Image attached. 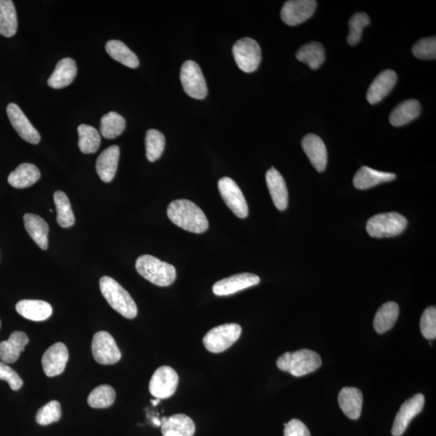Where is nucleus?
<instances>
[{"label": "nucleus", "instance_id": "21", "mask_svg": "<svg viewBox=\"0 0 436 436\" xmlns=\"http://www.w3.org/2000/svg\"><path fill=\"white\" fill-rule=\"evenodd\" d=\"M161 422L163 436H194L195 423L186 414H177L164 417Z\"/></svg>", "mask_w": 436, "mask_h": 436}, {"label": "nucleus", "instance_id": "11", "mask_svg": "<svg viewBox=\"0 0 436 436\" xmlns=\"http://www.w3.org/2000/svg\"><path fill=\"white\" fill-rule=\"evenodd\" d=\"M220 195L232 211L239 218H245L248 215L247 200L238 184L232 179L223 177L218 181Z\"/></svg>", "mask_w": 436, "mask_h": 436}, {"label": "nucleus", "instance_id": "24", "mask_svg": "<svg viewBox=\"0 0 436 436\" xmlns=\"http://www.w3.org/2000/svg\"><path fill=\"white\" fill-rule=\"evenodd\" d=\"M19 314L24 318L42 322L48 319L53 313L51 305L41 300H22L16 305Z\"/></svg>", "mask_w": 436, "mask_h": 436}, {"label": "nucleus", "instance_id": "5", "mask_svg": "<svg viewBox=\"0 0 436 436\" xmlns=\"http://www.w3.org/2000/svg\"><path fill=\"white\" fill-rule=\"evenodd\" d=\"M407 220L398 213H385L375 215L366 225L371 237L392 238L403 233L407 228Z\"/></svg>", "mask_w": 436, "mask_h": 436}, {"label": "nucleus", "instance_id": "35", "mask_svg": "<svg viewBox=\"0 0 436 436\" xmlns=\"http://www.w3.org/2000/svg\"><path fill=\"white\" fill-rule=\"evenodd\" d=\"M127 127L125 119L116 112L105 114L100 120L99 131L107 139H114L121 135Z\"/></svg>", "mask_w": 436, "mask_h": 436}, {"label": "nucleus", "instance_id": "25", "mask_svg": "<svg viewBox=\"0 0 436 436\" xmlns=\"http://www.w3.org/2000/svg\"><path fill=\"white\" fill-rule=\"evenodd\" d=\"M339 407L350 419H358L362 414L363 395L362 391L354 387H345L339 394Z\"/></svg>", "mask_w": 436, "mask_h": 436}, {"label": "nucleus", "instance_id": "6", "mask_svg": "<svg viewBox=\"0 0 436 436\" xmlns=\"http://www.w3.org/2000/svg\"><path fill=\"white\" fill-rule=\"evenodd\" d=\"M242 334V328L237 323L218 325L204 335L203 344L210 353H220L236 342Z\"/></svg>", "mask_w": 436, "mask_h": 436}, {"label": "nucleus", "instance_id": "40", "mask_svg": "<svg viewBox=\"0 0 436 436\" xmlns=\"http://www.w3.org/2000/svg\"><path fill=\"white\" fill-rule=\"evenodd\" d=\"M61 416V405L57 401H51L38 410L36 421L39 425L47 426L58 422Z\"/></svg>", "mask_w": 436, "mask_h": 436}, {"label": "nucleus", "instance_id": "17", "mask_svg": "<svg viewBox=\"0 0 436 436\" xmlns=\"http://www.w3.org/2000/svg\"><path fill=\"white\" fill-rule=\"evenodd\" d=\"M302 147L305 154L318 172H324L328 165V150L318 135L309 134L302 139Z\"/></svg>", "mask_w": 436, "mask_h": 436}, {"label": "nucleus", "instance_id": "39", "mask_svg": "<svg viewBox=\"0 0 436 436\" xmlns=\"http://www.w3.org/2000/svg\"><path fill=\"white\" fill-rule=\"evenodd\" d=\"M370 24L367 14L359 13L355 14L349 21V34L348 42L350 46H355L362 40L363 29Z\"/></svg>", "mask_w": 436, "mask_h": 436}, {"label": "nucleus", "instance_id": "31", "mask_svg": "<svg viewBox=\"0 0 436 436\" xmlns=\"http://www.w3.org/2000/svg\"><path fill=\"white\" fill-rule=\"evenodd\" d=\"M399 315L398 305L394 302L385 303L375 315L373 325L379 334H383L392 328Z\"/></svg>", "mask_w": 436, "mask_h": 436}, {"label": "nucleus", "instance_id": "44", "mask_svg": "<svg viewBox=\"0 0 436 436\" xmlns=\"http://www.w3.org/2000/svg\"><path fill=\"white\" fill-rule=\"evenodd\" d=\"M284 436H312L307 426L299 419L290 420L284 423Z\"/></svg>", "mask_w": 436, "mask_h": 436}, {"label": "nucleus", "instance_id": "1", "mask_svg": "<svg viewBox=\"0 0 436 436\" xmlns=\"http://www.w3.org/2000/svg\"><path fill=\"white\" fill-rule=\"evenodd\" d=\"M168 216L177 227L189 232L202 234L209 228L208 219L202 209L186 199L175 200L170 203Z\"/></svg>", "mask_w": 436, "mask_h": 436}, {"label": "nucleus", "instance_id": "41", "mask_svg": "<svg viewBox=\"0 0 436 436\" xmlns=\"http://www.w3.org/2000/svg\"><path fill=\"white\" fill-rule=\"evenodd\" d=\"M412 53L419 59L433 60L436 58V38L430 37L419 40L412 47Z\"/></svg>", "mask_w": 436, "mask_h": 436}, {"label": "nucleus", "instance_id": "13", "mask_svg": "<svg viewBox=\"0 0 436 436\" xmlns=\"http://www.w3.org/2000/svg\"><path fill=\"white\" fill-rule=\"evenodd\" d=\"M425 398L422 394L405 401L401 405L399 412L396 415L392 428L393 436H402L416 415L419 414L424 407Z\"/></svg>", "mask_w": 436, "mask_h": 436}, {"label": "nucleus", "instance_id": "30", "mask_svg": "<svg viewBox=\"0 0 436 436\" xmlns=\"http://www.w3.org/2000/svg\"><path fill=\"white\" fill-rule=\"evenodd\" d=\"M18 27L16 8L12 0H0V35L12 38Z\"/></svg>", "mask_w": 436, "mask_h": 436}, {"label": "nucleus", "instance_id": "29", "mask_svg": "<svg viewBox=\"0 0 436 436\" xmlns=\"http://www.w3.org/2000/svg\"><path fill=\"white\" fill-rule=\"evenodd\" d=\"M420 112L421 106L417 99L405 100L394 108L389 116V122L395 127H403L417 118Z\"/></svg>", "mask_w": 436, "mask_h": 436}, {"label": "nucleus", "instance_id": "37", "mask_svg": "<svg viewBox=\"0 0 436 436\" xmlns=\"http://www.w3.org/2000/svg\"><path fill=\"white\" fill-rule=\"evenodd\" d=\"M116 399V392L108 385H100L92 391L88 398L90 407L95 409H103L111 407Z\"/></svg>", "mask_w": 436, "mask_h": 436}, {"label": "nucleus", "instance_id": "27", "mask_svg": "<svg viewBox=\"0 0 436 436\" xmlns=\"http://www.w3.org/2000/svg\"><path fill=\"white\" fill-rule=\"evenodd\" d=\"M24 227L38 247L44 250L48 248L49 225L38 215L26 213L24 216Z\"/></svg>", "mask_w": 436, "mask_h": 436}, {"label": "nucleus", "instance_id": "9", "mask_svg": "<svg viewBox=\"0 0 436 436\" xmlns=\"http://www.w3.org/2000/svg\"><path fill=\"white\" fill-rule=\"evenodd\" d=\"M179 376L169 366H162L155 371L150 379L149 389L153 397L165 399L172 397L177 391Z\"/></svg>", "mask_w": 436, "mask_h": 436}, {"label": "nucleus", "instance_id": "3", "mask_svg": "<svg viewBox=\"0 0 436 436\" xmlns=\"http://www.w3.org/2000/svg\"><path fill=\"white\" fill-rule=\"evenodd\" d=\"M135 267L143 277L158 286H169L177 278V270L173 265L163 262L152 255L140 257Z\"/></svg>", "mask_w": 436, "mask_h": 436}, {"label": "nucleus", "instance_id": "43", "mask_svg": "<svg viewBox=\"0 0 436 436\" xmlns=\"http://www.w3.org/2000/svg\"><path fill=\"white\" fill-rule=\"evenodd\" d=\"M0 380H6L10 388L14 391L19 390L23 385V380L16 371L1 362H0Z\"/></svg>", "mask_w": 436, "mask_h": 436}, {"label": "nucleus", "instance_id": "19", "mask_svg": "<svg viewBox=\"0 0 436 436\" xmlns=\"http://www.w3.org/2000/svg\"><path fill=\"white\" fill-rule=\"evenodd\" d=\"M266 182L275 207L280 211H284L288 207L289 193L282 175L277 169L272 168L267 172Z\"/></svg>", "mask_w": 436, "mask_h": 436}, {"label": "nucleus", "instance_id": "8", "mask_svg": "<svg viewBox=\"0 0 436 436\" xmlns=\"http://www.w3.org/2000/svg\"><path fill=\"white\" fill-rule=\"evenodd\" d=\"M180 80L185 93L190 97L203 99L207 97V84L202 69L197 63L188 60L183 64Z\"/></svg>", "mask_w": 436, "mask_h": 436}, {"label": "nucleus", "instance_id": "7", "mask_svg": "<svg viewBox=\"0 0 436 436\" xmlns=\"http://www.w3.org/2000/svg\"><path fill=\"white\" fill-rule=\"evenodd\" d=\"M233 54L238 67L245 73L257 71L261 62V49L252 38H244L239 40L234 45Z\"/></svg>", "mask_w": 436, "mask_h": 436}, {"label": "nucleus", "instance_id": "45", "mask_svg": "<svg viewBox=\"0 0 436 436\" xmlns=\"http://www.w3.org/2000/svg\"><path fill=\"white\" fill-rule=\"evenodd\" d=\"M152 422L155 426H156V427H159V426H161L162 424L161 421L156 418H154Z\"/></svg>", "mask_w": 436, "mask_h": 436}, {"label": "nucleus", "instance_id": "2", "mask_svg": "<svg viewBox=\"0 0 436 436\" xmlns=\"http://www.w3.org/2000/svg\"><path fill=\"white\" fill-rule=\"evenodd\" d=\"M100 291L108 303L123 317L132 319L138 314V307L133 298L121 284L109 277L99 280Z\"/></svg>", "mask_w": 436, "mask_h": 436}, {"label": "nucleus", "instance_id": "18", "mask_svg": "<svg viewBox=\"0 0 436 436\" xmlns=\"http://www.w3.org/2000/svg\"><path fill=\"white\" fill-rule=\"evenodd\" d=\"M398 76L392 70H387L378 74V76L373 80L367 92V99L371 104H378L388 96L392 91Z\"/></svg>", "mask_w": 436, "mask_h": 436}, {"label": "nucleus", "instance_id": "22", "mask_svg": "<svg viewBox=\"0 0 436 436\" xmlns=\"http://www.w3.org/2000/svg\"><path fill=\"white\" fill-rule=\"evenodd\" d=\"M77 66L74 60L65 58L58 63L54 72L48 79V85L54 89H62L69 86L77 75Z\"/></svg>", "mask_w": 436, "mask_h": 436}, {"label": "nucleus", "instance_id": "46", "mask_svg": "<svg viewBox=\"0 0 436 436\" xmlns=\"http://www.w3.org/2000/svg\"><path fill=\"white\" fill-rule=\"evenodd\" d=\"M159 402H160V399H158V398H157V400H153V401H152V403L154 405H157Z\"/></svg>", "mask_w": 436, "mask_h": 436}, {"label": "nucleus", "instance_id": "47", "mask_svg": "<svg viewBox=\"0 0 436 436\" xmlns=\"http://www.w3.org/2000/svg\"><path fill=\"white\" fill-rule=\"evenodd\" d=\"M0 328H1V321H0Z\"/></svg>", "mask_w": 436, "mask_h": 436}, {"label": "nucleus", "instance_id": "38", "mask_svg": "<svg viewBox=\"0 0 436 436\" xmlns=\"http://www.w3.org/2000/svg\"><path fill=\"white\" fill-rule=\"evenodd\" d=\"M164 135L157 129H149L145 134V150L150 162L156 161L163 153L165 149Z\"/></svg>", "mask_w": 436, "mask_h": 436}, {"label": "nucleus", "instance_id": "10", "mask_svg": "<svg viewBox=\"0 0 436 436\" xmlns=\"http://www.w3.org/2000/svg\"><path fill=\"white\" fill-rule=\"evenodd\" d=\"M92 350L94 359L100 364H114L122 358L116 341L106 332H99L94 335Z\"/></svg>", "mask_w": 436, "mask_h": 436}, {"label": "nucleus", "instance_id": "33", "mask_svg": "<svg viewBox=\"0 0 436 436\" xmlns=\"http://www.w3.org/2000/svg\"><path fill=\"white\" fill-rule=\"evenodd\" d=\"M296 58L312 70H317L324 63L325 49L319 42H309L300 48Z\"/></svg>", "mask_w": 436, "mask_h": 436}, {"label": "nucleus", "instance_id": "36", "mask_svg": "<svg viewBox=\"0 0 436 436\" xmlns=\"http://www.w3.org/2000/svg\"><path fill=\"white\" fill-rule=\"evenodd\" d=\"M54 200L57 210V222L60 227L69 228L74 224L75 218L71 202L66 193L62 191L55 192Z\"/></svg>", "mask_w": 436, "mask_h": 436}, {"label": "nucleus", "instance_id": "20", "mask_svg": "<svg viewBox=\"0 0 436 436\" xmlns=\"http://www.w3.org/2000/svg\"><path fill=\"white\" fill-rule=\"evenodd\" d=\"M29 342L28 335L23 332H13L8 340L0 343V360L5 364L17 362Z\"/></svg>", "mask_w": 436, "mask_h": 436}, {"label": "nucleus", "instance_id": "14", "mask_svg": "<svg viewBox=\"0 0 436 436\" xmlns=\"http://www.w3.org/2000/svg\"><path fill=\"white\" fill-rule=\"evenodd\" d=\"M7 113L13 128L24 141L34 145L41 141V136L38 130L34 128L17 104H9L7 107Z\"/></svg>", "mask_w": 436, "mask_h": 436}, {"label": "nucleus", "instance_id": "28", "mask_svg": "<svg viewBox=\"0 0 436 436\" xmlns=\"http://www.w3.org/2000/svg\"><path fill=\"white\" fill-rule=\"evenodd\" d=\"M41 178L39 169L31 163H22L9 175L8 183L16 188H27L33 186Z\"/></svg>", "mask_w": 436, "mask_h": 436}, {"label": "nucleus", "instance_id": "42", "mask_svg": "<svg viewBox=\"0 0 436 436\" xmlns=\"http://www.w3.org/2000/svg\"><path fill=\"white\" fill-rule=\"evenodd\" d=\"M420 329L426 339L436 338V309L430 307L424 310L420 321Z\"/></svg>", "mask_w": 436, "mask_h": 436}, {"label": "nucleus", "instance_id": "12", "mask_svg": "<svg viewBox=\"0 0 436 436\" xmlns=\"http://www.w3.org/2000/svg\"><path fill=\"white\" fill-rule=\"evenodd\" d=\"M317 8L314 0H289L284 4L280 17L284 24L296 26L312 17Z\"/></svg>", "mask_w": 436, "mask_h": 436}, {"label": "nucleus", "instance_id": "26", "mask_svg": "<svg viewBox=\"0 0 436 436\" xmlns=\"http://www.w3.org/2000/svg\"><path fill=\"white\" fill-rule=\"evenodd\" d=\"M395 179L396 175L394 173L379 172L369 167H362L355 175L353 184L357 189L365 190L379 184L393 181Z\"/></svg>", "mask_w": 436, "mask_h": 436}, {"label": "nucleus", "instance_id": "4", "mask_svg": "<svg viewBox=\"0 0 436 436\" xmlns=\"http://www.w3.org/2000/svg\"><path fill=\"white\" fill-rule=\"evenodd\" d=\"M277 365L280 370L294 377H302L317 370L322 365V360L313 350L302 349L294 353H284L278 358Z\"/></svg>", "mask_w": 436, "mask_h": 436}, {"label": "nucleus", "instance_id": "32", "mask_svg": "<svg viewBox=\"0 0 436 436\" xmlns=\"http://www.w3.org/2000/svg\"><path fill=\"white\" fill-rule=\"evenodd\" d=\"M105 49L110 57L124 66L133 69L139 66V59L137 55L121 41H118V40L108 41L105 46Z\"/></svg>", "mask_w": 436, "mask_h": 436}, {"label": "nucleus", "instance_id": "34", "mask_svg": "<svg viewBox=\"0 0 436 436\" xmlns=\"http://www.w3.org/2000/svg\"><path fill=\"white\" fill-rule=\"evenodd\" d=\"M79 147L83 154H94L102 144V137L97 129L88 124H80L78 127Z\"/></svg>", "mask_w": 436, "mask_h": 436}, {"label": "nucleus", "instance_id": "16", "mask_svg": "<svg viewBox=\"0 0 436 436\" xmlns=\"http://www.w3.org/2000/svg\"><path fill=\"white\" fill-rule=\"evenodd\" d=\"M260 278L252 273H240L232 277L219 280L214 284L213 292L215 295L229 296L243 289L259 284Z\"/></svg>", "mask_w": 436, "mask_h": 436}, {"label": "nucleus", "instance_id": "23", "mask_svg": "<svg viewBox=\"0 0 436 436\" xmlns=\"http://www.w3.org/2000/svg\"><path fill=\"white\" fill-rule=\"evenodd\" d=\"M120 159L118 145H112L99 155L97 172L100 179L105 183L111 182L116 175Z\"/></svg>", "mask_w": 436, "mask_h": 436}, {"label": "nucleus", "instance_id": "15", "mask_svg": "<svg viewBox=\"0 0 436 436\" xmlns=\"http://www.w3.org/2000/svg\"><path fill=\"white\" fill-rule=\"evenodd\" d=\"M69 360L67 346L57 343L49 347L44 353L42 364L47 377L53 378L63 373Z\"/></svg>", "mask_w": 436, "mask_h": 436}]
</instances>
